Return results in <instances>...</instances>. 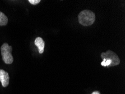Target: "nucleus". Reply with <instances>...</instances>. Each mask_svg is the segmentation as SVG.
I'll use <instances>...</instances> for the list:
<instances>
[{"label":"nucleus","mask_w":125,"mask_h":94,"mask_svg":"<svg viewBox=\"0 0 125 94\" xmlns=\"http://www.w3.org/2000/svg\"><path fill=\"white\" fill-rule=\"evenodd\" d=\"M10 77L8 73L3 69H0V82L3 87H6L9 84Z\"/></svg>","instance_id":"nucleus-4"},{"label":"nucleus","mask_w":125,"mask_h":94,"mask_svg":"<svg viewBox=\"0 0 125 94\" xmlns=\"http://www.w3.org/2000/svg\"><path fill=\"white\" fill-rule=\"evenodd\" d=\"M12 50V47L11 46H9L8 43H4L1 46V55L2 57V60L5 64H12L13 61H14V58H13V56L11 54Z\"/></svg>","instance_id":"nucleus-2"},{"label":"nucleus","mask_w":125,"mask_h":94,"mask_svg":"<svg viewBox=\"0 0 125 94\" xmlns=\"http://www.w3.org/2000/svg\"><path fill=\"white\" fill-rule=\"evenodd\" d=\"M28 2H29L32 5H37L38 3H39V2H40L41 0H29Z\"/></svg>","instance_id":"nucleus-8"},{"label":"nucleus","mask_w":125,"mask_h":94,"mask_svg":"<svg viewBox=\"0 0 125 94\" xmlns=\"http://www.w3.org/2000/svg\"><path fill=\"white\" fill-rule=\"evenodd\" d=\"M92 94H100V93L99 91H94L93 93Z\"/></svg>","instance_id":"nucleus-9"},{"label":"nucleus","mask_w":125,"mask_h":94,"mask_svg":"<svg viewBox=\"0 0 125 94\" xmlns=\"http://www.w3.org/2000/svg\"><path fill=\"white\" fill-rule=\"evenodd\" d=\"M79 22L84 26H90L95 22V15L93 11L88 10L81 11L78 16Z\"/></svg>","instance_id":"nucleus-1"},{"label":"nucleus","mask_w":125,"mask_h":94,"mask_svg":"<svg viewBox=\"0 0 125 94\" xmlns=\"http://www.w3.org/2000/svg\"><path fill=\"white\" fill-rule=\"evenodd\" d=\"M101 57L102 59H106L111 61V64L109 67L118 66L120 63V59L118 55L112 51L108 50L106 53H102L101 54Z\"/></svg>","instance_id":"nucleus-3"},{"label":"nucleus","mask_w":125,"mask_h":94,"mask_svg":"<svg viewBox=\"0 0 125 94\" xmlns=\"http://www.w3.org/2000/svg\"><path fill=\"white\" fill-rule=\"evenodd\" d=\"M103 61L101 63V65L103 67H109L111 64V61L109 60H107L106 59H103Z\"/></svg>","instance_id":"nucleus-7"},{"label":"nucleus","mask_w":125,"mask_h":94,"mask_svg":"<svg viewBox=\"0 0 125 94\" xmlns=\"http://www.w3.org/2000/svg\"><path fill=\"white\" fill-rule=\"evenodd\" d=\"M8 23V18L5 14L0 11V26H5Z\"/></svg>","instance_id":"nucleus-6"},{"label":"nucleus","mask_w":125,"mask_h":94,"mask_svg":"<svg viewBox=\"0 0 125 94\" xmlns=\"http://www.w3.org/2000/svg\"><path fill=\"white\" fill-rule=\"evenodd\" d=\"M36 46L38 48L39 53L43 54L44 50V42L41 37H37L34 42Z\"/></svg>","instance_id":"nucleus-5"}]
</instances>
